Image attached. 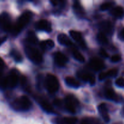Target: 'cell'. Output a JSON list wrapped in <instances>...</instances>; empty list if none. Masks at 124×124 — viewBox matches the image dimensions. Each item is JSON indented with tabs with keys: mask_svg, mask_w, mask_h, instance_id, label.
<instances>
[{
	"mask_svg": "<svg viewBox=\"0 0 124 124\" xmlns=\"http://www.w3.org/2000/svg\"><path fill=\"white\" fill-rule=\"evenodd\" d=\"M37 101L38 102L39 105L41 106V107L44 111H46V112L52 113L54 112V109H53V107H52V105H51V104L50 103H48L47 101H46V100H44V99H42V98H38Z\"/></svg>",
	"mask_w": 124,
	"mask_h": 124,
	"instance_id": "obj_16",
	"label": "cell"
},
{
	"mask_svg": "<svg viewBox=\"0 0 124 124\" xmlns=\"http://www.w3.org/2000/svg\"><path fill=\"white\" fill-rule=\"evenodd\" d=\"M20 83L23 87H24L27 84V79L25 76H22L20 78Z\"/></svg>",
	"mask_w": 124,
	"mask_h": 124,
	"instance_id": "obj_36",
	"label": "cell"
},
{
	"mask_svg": "<svg viewBox=\"0 0 124 124\" xmlns=\"http://www.w3.org/2000/svg\"><path fill=\"white\" fill-rule=\"evenodd\" d=\"M98 109L99 113L101 115L104 121L107 123H108L110 121V116H109L108 113V109L107 107L106 104H104V103H102L100 105H99Z\"/></svg>",
	"mask_w": 124,
	"mask_h": 124,
	"instance_id": "obj_15",
	"label": "cell"
},
{
	"mask_svg": "<svg viewBox=\"0 0 124 124\" xmlns=\"http://www.w3.org/2000/svg\"><path fill=\"white\" fill-rule=\"evenodd\" d=\"M35 28L36 30L50 32L52 31V25L46 19H41L35 23Z\"/></svg>",
	"mask_w": 124,
	"mask_h": 124,
	"instance_id": "obj_9",
	"label": "cell"
},
{
	"mask_svg": "<svg viewBox=\"0 0 124 124\" xmlns=\"http://www.w3.org/2000/svg\"><path fill=\"white\" fill-rule=\"evenodd\" d=\"M65 81L68 86L73 87V88H78L80 86L79 82L73 77H70V76L67 77L65 78Z\"/></svg>",
	"mask_w": 124,
	"mask_h": 124,
	"instance_id": "obj_21",
	"label": "cell"
},
{
	"mask_svg": "<svg viewBox=\"0 0 124 124\" xmlns=\"http://www.w3.org/2000/svg\"><path fill=\"white\" fill-rule=\"evenodd\" d=\"M44 84L46 89L50 93H56L59 90V81L54 75H52V74H48L46 76Z\"/></svg>",
	"mask_w": 124,
	"mask_h": 124,
	"instance_id": "obj_4",
	"label": "cell"
},
{
	"mask_svg": "<svg viewBox=\"0 0 124 124\" xmlns=\"http://www.w3.org/2000/svg\"><path fill=\"white\" fill-rule=\"evenodd\" d=\"M27 40L30 43L33 44H36L38 42V38L36 37L35 33L32 31H29L27 35Z\"/></svg>",
	"mask_w": 124,
	"mask_h": 124,
	"instance_id": "obj_23",
	"label": "cell"
},
{
	"mask_svg": "<svg viewBox=\"0 0 124 124\" xmlns=\"http://www.w3.org/2000/svg\"><path fill=\"white\" fill-rule=\"evenodd\" d=\"M73 9L74 13L79 18H83L85 15L84 9L82 7V5L78 1H75L73 5Z\"/></svg>",
	"mask_w": 124,
	"mask_h": 124,
	"instance_id": "obj_17",
	"label": "cell"
},
{
	"mask_svg": "<svg viewBox=\"0 0 124 124\" xmlns=\"http://www.w3.org/2000/svg\"><path fill=\"white\" fill-rule=\"evenodd\" d=\"M72 55L73 56V58L76 59V61H78L79 62H85V58L84 57V56L79 52L77 50H72Z\"/></svg>",
	"mask_w": 124,
	"mask_h": 124,
	"instance_id": "obj_25",
	"label": "cell"
},
{
	"mask_svg": "<svg viewBox=\"0 0 124 124\" xmlns=\"http://www.w3.org/2000/svg\"><path fill=\"white\" fill-rule=\"evenodd\" d=\"M54 46V43L52 39H47L46 41H43L40 43V47L41 49L43 50L52 49Z\"/></svg>",
	"mask_w": 124,
	"mask_h": 124,
	"instance_id": "obj_20",
	"label": "cell"
},
{
	"mask_svg": "<svg viewBox=\"0 0 124 124\" xmlns=\"http://www.w3.org/2000/svg\"><path fill=\"white\" fill-rule=\"evenodd\" d=\"M54 61L55 64L60 67H63L67 64L68 58L66 56L60 52H56L54 54Z\"/></svg>",
	"mask_w": 124,
	"mask_h": 124,
	"instance_id": "obj_11",
	"label": "cell"
},
{
	"mask_svg": "<svg viewBox=\"0 0 124 124\" xmlns=\"http://www.w3.org/2000/svg\"><path fill=\"white\" fill-rule=\"evenodd\" d=\"M5 68V63L1 58H0V75L2 73Z\"/></svg>",
	"mask_w": 124,
	"mask_h": 124,
	"instance_id": "obj_34",
	"label": "cell"
},
{
	"mask_svg": "<svg viewBox=\"0 0 124 124\" xmlns=\"http://www.w3.org/2000/svg\"><path fill=\"white\" fill-rule=\"evenodd\" d=\"M70 35L71 37L78 43V44L81 46L82 48H85L86 47V44L82 36V34L80 32L75 30H71L70 31Z\"/></svg>",
	"mask_w": 124,
	"mask_h": 124,
	"instance_id": "obj_12",
	"label": "cell"
},
{
	"mask_svg": "<svg viewBox=\"0 0 124 124\" xmlns=\"http://www.w3.org/2000/svg\"><path fill=\"white\" fill-rule=\"evenodd\" d=\"M99 53H100L102 57H104V58H107L108 57V54L107 52L105 50L103 49V48H101V49L99 50Z\"/></svg>",
	"mask_w": 124,
	"mask_h": 124,
	"instance_id": "obj_35",
	"label": "cell"
},
{
	"mask_svg": "<svg viewBox=\"0 0 124 124\" xmlns=\"http://www.w3.org/2000/svg\"><path fill=\"white\" fill-rule=\"evenodd\" d=\"M7 87V83H6V78L2 77L0 76V88L4 89Z\"/></svg>",
	"mask_w": 124,
	"mask_h": 124,
	"instance_id": "obj_29",
	"label": "cell"
},
{
	"mask_svg": "<svg viewBox=\"0 0 124 124\" xmlns=\"http://www.w3.org/2000/svg\"><path fill=\"white\" fill-rule=\"evenodd\" d=\"M89 65L92 70L96 71L102 70L105 67L104 62L101 59L95 58L91 59L89 62Z\"/></svg>",
	"mask_w": 124,
	"mask_h": 124,
	"instance_id": "obj_13",
	"label": "cell"
},
{
	"mask_svg": "<svg viewBox=\"0 0 124 124\" xmlns=\"http://www.w3.org/2000/svg\"><path fill=\"white\" fill-rule=\"evenodd\" d=\"M7 39V37L6 36H2V37H0V46L2 44L3 42H4Z\"/></svg>",
	"mask_w": 124,
	"mask_h": 124,
	"instance_id": "obj_39",
	"label": "cell"
},
{
	"mask_svg": "<svg viewBox=\"0 0 124 124\" xmlns=\"http://www.w3.org/2000/svg\"><path fill=\"white\" fill-rule=\"evenodd\" d=\"M12 24L9 14L3 12L0 14V30L4 31H11Z\"/></svg>",
	"mask_w": 124,
	"mask_h": 124,
	"instance_id": "obj_6",
	"label": "cell"
},
{
	"mask_svg": "<svg viewBox=\"0 0 124 124\" xmlns=\"http://www.w3.org/2000/svg\"><path fill=\"white\" fill-rule=\"evenodd\" d=\"M93 121L90 118H84L82 120L81 124H92Z\"/></svg>",
	"mask_w": 124,
	"mask_h": 124,
	"instance_id": "obj_33",
	"label": "cell"
},
{
	"mask_svg": "<svg viewBox=\"0 0 124 124\" xmlns=\"http://www.w3.org/2000/svg\"><path fill=\"white\" fill-rule=\"evenodd\" d=\"M99 29L101 30V32L103 33L105 35L107 34H111L113 32V26L112 24L110 21H104L101 22L99 24Z\"/></svg>",
	"mask_w": 124,
	"mask_h": 124,
	"instance_id": "obj_14",
	"label": "cell"
},
{
	"mask_svg": "<svg viewBox=\"0 0 124 124\" xmlns=\"http://www.w3.org/2000/svg\"><path fill=\"white\" fill-rule=\"evenodd\" d=\"M50 2L52 4V5L54 6H62L64 5V3L65 1H50Z\"/></svg>",
	"mask_w": 124,
	"mask_h": 124,
	"instance_id": "obj_32",
	"label": "cell"
},
{
	"mask_svg": "<svg viewBox=\"0 0 124 124\" xmlns=\"http://www.w3.org/2000/svg\"><path fill=\"white\" fill-rule=\"evenodd\" d=\"M18 82H19V76H18V71L15 69L12 70L8 76L6 78L7 87H9L10 88H15L16 86L18 85Z\"/></svg>",
	"mask_w": 124,
	"mask_h": 124,
	"instance_id": "obj_7",
	"label": "cell"
},
{
	"mask_svg": "<svg viewBox=\"0 0 124 124\" xmlns=\"http://www.w3.org/2000/svg\"><path fill=\"white\" fill-rule=\"evenodd\" d=\"M10 55L16 62H21L23 61L21 54L16 50H12L10 52Z\"/></svg>",
	"mask_w": 124,
	"mask_h": 124,
	"instance_id": "obj_24",
	"label": "cell"
},
{
	"mask_svg": "<svg viewBox=\"0 0 124 124\" xmlns=\"http://www.w3.org/2000/svg\"></svg>",
	"mask_w": 124,
	"mask_h": 124,
	"instance_id": "obj_40",
	"label": "cell"
},
{
	"mask_svg": "<svg viewBox=\"0 0 124 124\" xmlns=\"http://www.w3.org/2000/svg\"><path fill=\"white\" fill-rule=\"evenodd\" d=\"M106 73L107 78V77H115L117 76V73H118V70L116 69H113L111 70H108V71L105 72Z\"/></svg>",
	"mask_w": 124,
	"mask_h": 124,
	"instance_id": "obj_28",
	"label": "cell"
},
{
	"mask_svg": "<svg viewBox=\"0 0 124 124\" xmlns=\"http://www.w3.org/2000/svg\"><path fill=\"white\" fill-rule=\"evenodd\" d=\"M31 101L26 96H22L13 101L11 104L12 107L16 111H27L31 107Z\"/></svg>",
	"mask_w": 124,
	"mask_h": 124,
	"instance_id": "obj_2",
	"label": "cell"
},
{
	"mask_svg": "<svg viewBox=\"0 0 124 124\" xmlns=\"http://www.w3.org/2000/svg\"><path fill=\"white\" fill-rule=\"evenodd\" d=\"M115 4V2L113 1H107L102 4L100 6V9L102 11H105L110 9Z\"/></svg>",
	"mask_w": 124,
	"mask_h": 124,
	"instance_id": "obj_27",
	"label": "cell"
},
{
	"mask_svg": "<svg viewBox=\"0 0 124 124\" xmlns=\"http://www.w3.org/2000/svg\"><path fill=\"white\" fill-rule=\"evenodd\" d=\"M33 13L30 11L24 12L17 19L15 25L12 26L11 32L13 36H17L27 25L32 18Z\"/></svg>",
	"mask_w": 124,
	"mask_h": 124,
	"instance_id": "obj_1",
	"label": "cell"
},
{
	"mask_svg": "<svg viewBox=\"0 0 124 124\" xmlns=\"http://www.w3.org/2000/svg\"><path fill=\"white\" fill-rule=\"evenodd\" d=\"M78 119L75 117H58L53 119L54 124H76Z\"/></svg>",
	"mask_w": 124,
	"mask_h": 124,
	"instance_id": "obj_10",
	"label": "cell"
},
{
	"mask_svg": "<svg viewBox=\"0 0 124 124\" xmlns=\"http://www.w3.org/2000/svg\"><path fill=\"white\" fill-rule=\"evenodd\" d=\"M77 76L80 79L84 82H88L90 84L92 85H94L96 82L95 76L92 74L89 73L85 71H79L78 72Z\"/></svg>",
	"mask_w": 124,
	"mask_h": 124,
	"instance_id": "obj_8",
	"label": "cell"
},
{
	"mask_svg": "<svg viewBox=\"0 0 124 124\" xmlns=\"http://www.w3.org/2000/svg\"><path fill=\"white\" fill-rule=\"evenodd\" d=\"M105 95L106 98L109 100L111 101H117L118 97H117V94L115 92V91L111 88H108L106 90L105 92Z\"/></svg>",
	"mask_w": 124,
	"mask_h": 124,
	"instance_id": "obj_22",
	"label": "cell"
},
{
	"mask_svg": "<svg viewBox=\"0 0 124 124\" xmlns=\"http://www.w3.org/2000/svg\"><path fill=\"white\" fill-rule=\"evenodd\" d=\"M110 13L115 18H122L124 16V9L123 7L121 6H117L111 10Z\"/></svg>",
	"mask_w": 124,
	"mask_h": 124,
	"instance_id": "obj_19",
	"label": "cell"
},
{
	"mask_svg": "<svg viewBox=\"0 0 124 124\" xmlns=\"http://www.w3.org/2000/svg\"><path fill=\"white\" fill-rule=\"evenodd\" d=\"M58 41L61 45L65 46H71L72 42L66 35L64 33L59 34L58 36Z\"/></svg>",
	"mask_w": 124,
	"mask_h": 124,
	"instance_id": "obj_18",
	"label": "cell"
},
{
	"mask_svg": "<svg viewBox=\"0 0 124 124\" xmlns=\"http://www.w3.org/2000/svg\"><path fill=\"white\" fill-rule=\"evenodd\" d=\"M25 53L27 58L35 64H39L43 61L42 54L37 48L31 46L25 47Z\"/></svg>",
	"mask_w": 124,
	"mask_h": 124,
	"instance_id": "obj_3",
	"label": "cell"
},
{
	"mask_svg": "<svg viewBox=\"0 0 124 124\" xmlns=\"http://www.w3.org/2000/svg\"><path fill=\"white\" fill-rule=\"evenodd\" d=\"M105 78H107L105 72H102L99 75V79L101 80V81H102V80L105 79Z\"/></svg>",
	"mask_w": 124,
	"mask_h": 124,
	"instance_id": "obj_37",
	"label": "cell"
},
{
	"mask_svg": "<svg viewBox=\"0 0 124 124\" xmlns=\"http://www.w3.org/2000/svg\"><path fill=\"white\" fill-rule=\"evenodd\" d=\"M119 38H121V39L124 41V28L119 33Z\"/></svg>",
	"mask_w": 124,
	"mask_h": 124,
	"instance_id": "obj_38",
	"label": "cell"
},
{
	"mask_svg": "<svg viewBox=\"0 0 124 124\" xmlns=\"http://www.w3.org/2000/svg\"><path fill=\"white\" fill-rule=\"evenodd\" d=\"M97 40L100 44L105 45L108 43V39L106 35L102 32H99L97 35Z\"/></svg>",
	"mask_w": 124,
	"mask_h": 124,
	"instance_id": "obj_26",
	"label": "cell"
},
{
	"mask_svg": "<svg viewBox=\"0 0 124 124\" xmlns=\"http://www.w3.org/2000/svg\"><path fill=\"white\" fill-rule=\"evenodd\" d=\"M116 85L119 87H124V78H119L116 81Z\"/></svg>",
	"mask_w": 124,
	"mask_h": 124,
	"instance_id": "obj_30",
	"label": "cell"
},
{
	"mask_svg": "<svg viewBox=\"0 0 124 124\" xmlns=\"http://www.w3.org/2000/svg\"><path fill=\"white\" fill-rule=\"evenodd\" d=\"M79 101L74 96L68 95L64 101V107L65 110L71 114H75L78 108Z\"/></svg>",
	"mask_w": 124,
	"mask_h": 124,
	"instance_id": "obj_5",
	"label": "cell"
},
{
	"mask_svg": "<svg viewBox=\"0 0 124 124\" xmlns=\"http://www.w3.org/2000/svg\"><path fill=\"white\" fill-rule=\"evenodd\" d=\"M121 60V56L119 54H115L111 58V61L113 62H118Z\"/></svg>",
	"mask_w": 124,
	"mask_h": 124,
	"instance_id": "obj_31",
	"label": "cell"
}]
</instances>
